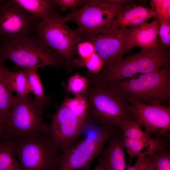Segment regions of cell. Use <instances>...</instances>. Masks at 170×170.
I'll return each instance as SVG.
<instances>
[{"mask_svg": "<svg viewBox=\"0 0 170 170\" xmlns=\"http://www.w3.org/2000/svg\"><path fill=\"white\" fill-rule=\"evenodd\" d=\"M170 53L160 42L153 49H141L138 53L123 57L99 73L87 72L90 85L113 83L130 78L138 73L156 72L170 65Z\"/></svg>", "mask_w": 170, "mask_h": 170, "instance_id": "1", "label": "cell"}, {"mask_svg": "<svg viewBox=\"0 0 170 170\" xmlns=\"http://www.w3.org/2000/svg\"><path fill=\"white\" fill-rule=\"evenodd\" d=\"M112 84L130 104L170 106V67L140 74Z\"/></svg>", "mask_w": 170, "mask_h": 170, "instance_id": "2", "label": "cell"}, {"mask_svg": "<svg viewBox=\"0 0 170 170\" xmlns=\"http://www.w3.org/2000/svg\"><path fill=\"white\" fill-rule=\"evenodd\" d=\"M87 97L88 108L100 125L120 130L124 122L136 118L130 104L111 83L90 85Z\"/></svg>", "mask_w": 170, "mask_h": 170, "instance_id": "3", "label": "cell"}, {"mask_svg": "<svg viewBox=\"0 0 170 170\" xmlns=\"http://www.w3.org/2000/svg\"><path fill=\"white\" fill-rule=\"evenodd\" d=\"M7 60L22 69L50 66L60 69L66 67L62 56L36 34L0 46V61L4 62Z\"/></svg>", "mask_w": 170, "mask_h": 170, "instance_id": "4", "label": "cell"}, {"mask_svg": "<svg viewBox=\"0 0 170 170\" xmlns=\"http://www.w3.org/2000/svg\"><path fill=\"white\" fill-rule=\"evenodd\" d=\"M45 107L30 97L14 96V102L3 124L4 142L32 136L48 135L49 125L43 120Z\"/></svg>", "mask_w": 170, "mask_h": 170, "instance_id": "5", "label": "cell"}, {"mask_svg": "<svg viewBox=\"0 0 170 170\" xmlns=\"http://www.w3.org/2000/svg\"><path fill=\"white\" fill-rule=\"evenodd\" d=\"M130 2L123 0H88L79 9L62 17L66 22L73 21L82 38L93 37L110 28V24L120 8Z\"/></svg>", "mask_w": 170, "mask_h": 170, "instance_id": "6", "label": "cell"}, {"mask_svg": "<svg viewBox=\"0 0 170 170\" xmlns=\"http://www.w3.org/2000/svg\"><path fill=\"white\" fill-rule=\"evenodd\" d=\"M9 142L21 170H56L60 151L48 135L32 136Z\"/></svg>", "mask_w": 170, "mask_h": 170, "instance_id": "7", "label": "cell"}, {"mask_svg": "<svg viewBox=\"0 0 170 170\" xmlns=\"http://www.w3.org/2000/svg\"><path fill=\"white\" fill-rule=\"evenodd\" d=\"M35 32L62 56L65 61L67 71L71 72L73 68L72 63L77 54L76 45L82 39V35L69 28L57 11L39 21Z\"/></svg>", "mask_w": 170, "mask_h": 170, "instance_id": "8", "label": "cell"}, {"mask_svg": "<svg viewBox=\"0 0 170 170\" xmlns=\"http://www.w3.org/2000/svg\"><path fill=\"white\" fill-rule=\"evenodd\" d=\"M116 129L98 125L94 136L87 137L59 157L56 170H85L90 169L93 160L102 151L105 143Z\"/></svg>", "mask_w": 170, "mask_h": 170, "instance_id": "9", "label": "cell"}, {"mask_svg": "<svg viewBox=\"0 0 170 170\" xmlns=\"http://www.w3.org/2000/svg\"><path fill=\"white\" fill-rule=\"evenodd\" d=\"M39 22L14 0L0 2V46L35 34Z\"/></svg>", "mask_w": 170, "mask_h": 170, "instance_id": "10", "label": "cell"}, {"mask_svg": "<svg viewBox=\"0 0 170 170\" xmlns=\"http://www.w3.org/2000/svg\"><path fill=\"white\" fill-rule=\"evenodd\" d=\"M85 119L72 114L62 103L52 116L48 135L61 152L68 150L87 128Z\"/></svg>", "mask_w": 170, "mask_h": 170, "instance_id": "11", "label": "cell"}, {"mask_svg": "<svg viewBox=\"0 0 170 170\" xmlns=\"http://www.w3.org/2000/svg\"><path fill=\"white\" fill-rule=\"evenodd\" d=\"M133 28H110L82 40H88L93 44L96 52L103 61V70L121 60L128 52L126 48V42Z\"/></svg>", "mask_w": 170, "mask_h": 170, "instance_id": "12", "label": "cell"}, {"mask_svg": "<svg viewBox=\"0 0 170 170\" xmlns=\"http://www.w3.org/2000/svg\"><path fill=\"white\" fill-rule=\"evenodd\" d=\"M133 112L144 133L151 137L152 133L168 136L170 131V106L161 104H130Z\"/></svg>", "mask_w": 170, "mask_h": 170, "instance_id": "13", "label": "cell"}, {"mask_svg": "<svg viewBox=\"0 0 170 170\" xmlns=\"http://www.w3.org/2000/svg\"><path fill=\"white\" fill-rule=\"evenodd\" d=\"M151 18L156 19L154 12L150 8H146L128 3L120 9L110 24L111 28L134 27L147 21Z\"/></svg>", "mask_w": 170, "mask_h": 170, "instance_id": "14", "label": "cell"}, {"mask_svg": "<svg viewBox=\"0 0 170 170\" xmlns=\"http://www.w3.org/2000/svg\"><path fill=\"white\" fill-rule=\"evenodd\" d=\"M158 31L156 19L150 22L146 21L133 27L127 39V50L129 52L136 47H139L141 49L156 48L160 43L157 37Z\"/></svg>", "mask_w": 170, "mask_h": 170, "instance_id": "15", "label": "cell"}, {"mask_svg": "<svg viewBox=\"0 0 170 170\" xmlns=\"http://www.w3.org/2000/svg\"><path fill=\"white\" fill-rule=\"evenodd\" d=\"M108 141L99 159L104 170H125L127 165L122 134L116 133Z\"/></svg>", "mask_w": 170, "mask_h": 170, "instance_id": "16", "label": "cell"}, {"mask_svg": "<svg viewBox=\"0 0 170 170\" xmlns=\"http://www.w3.org/2000/svg\"><path fill=\"white\" fill-rule=\"evenodd\" d=\"M123 137L125 148L129 158L130 165L135 157L167 150L168 144L164 139L166 137L164 136L157 135L155 138H151L148 140Z\"/></svg>", "mask_w": 170, "mask_h": 170, "instance_id": "17", "label": "cell"}, {"mask_svg": "<svg viewBox=\"0 0 170 170\" xmlns=\"http://www.w3.org/2000/svg\"><path fill=\"white\" fill-rule=\"evenodd\" d=\"M38 21H42L56 11L54 0H14Z\"/></svg>", "mask_w": 170, "mask_h": 170, "instance_id": "18", "label": "cell"}, {"mask_svg": "<svg viewBox=\"0 0 170 170\" xmlns=\"http://www.w3.org/2000/svg\"><path fill=\"white\" fill-rule=\"evenodd\" d=\"M8 71L4 62L0 61V122L3 125L14 97L8 81Z\"/></svg>", "mask_w": 170, "mask_h": 170, "instance_id": "19", "label": "cell"}, {"mask_svg": "<svg viewBox=\"0 0 170 170\" xmlns=\"http://www.w3.org/2000/svg\"><path fill=\"white\" fill-rule=\"evenodd\" d=\"M37 67L22 69L27 76L30 92L34 95L33 101L38 105L45 107L49 103V98L44 93L42 83L37 74Z\"/></svg>", "mask_w": 170, "mask_h": 170, "instance_id": "20", "label": "cell"}, {"mask_svg": "<svg viewBox=\"0 0 170 170\" xmlns=\"http://www.w3.org/2000/svg\"><path fill=\"white\" fill-rule=\"evenodd\" d=\"M8 78L11 89L16 95L21 98L30 97L31 92L28 80L23 69L15 71L8 70Z\"/></svg>", "mask_w": 170, "mask_h": 170, "instance_id": "21", "label": "cell"}, {"mask_svg": "<svg viewBox=\"0 0 170 170\" xmlns=\"http://www.w3.org/2000/svg\"><path fill=\"white\" fill-rule=\"evenodd\" d=\"M0 170H21L9 142H0Z\"/></svg>", "mask_w": 170, "mask_h": 170, "instance_id": "22", "label": "cell"}, {"mask_svg": "<svg viewBox=\"0 0 170 170\" xmlns=\"http://www.w3.org/2000/svg\"><path fill=\"white\" fill-rule=\"evenodd\" d=\"M62 103L73 115L80 119L85 118L89 107L87 95L69 98L65 94Z\"/></svg>", "mask_w": 170, "mask_h": 170, "instance_id": "23", "label": "cell"}, {"mask_svg": "<svg viewBox=\"0 0 170 170\" xmlns=\"http://www.w3.org/2000/svg\"><path fill=\"white\" fill-rule=\"evenodd\" d=\"M63 85L64 89L75 96L86 95L90 86L89 79L78 73L70 77L66 85Z\"/></svg>", "mask_w": 170, "mask_h": 170, "instance_id": "24", "label": "cell"}, {"mask_svg": "<svg viewBox=\"0 0 170 170\" xmlns=\"http://www.w3.org/2000/svg\"><path fill=\"white\" fill-rule=\"evenodd\" d=\"M72 65L77 67H86L87 72L92 74H97L102 70L103 61L96 52L89 57L83 59L76 58L72 63Z\"/></svg>", "mask_w": 170, "mask_h": 170, "instance_id": "25", "label": "cell"}, {"mask_svg": "<svg viewBox=\"0 0 170 170\" xmlns=\"http://www.w3.org/2000/svg\"><path fill=\"white\" fill-rule=\"evenodd\" d=\"M154 170H170V152L168 149L151 154Z\"/></svg>", "mask_w": 170, "mask_h": 170, "instance_id": "26", "label": "cell"}, {"mask_svg": "<svg viewBox=\"0 0 170 170\" xmlns=\"http://www.w3.org/2000/svg\"><path fill=\"white\" fill-rule=\"evenodd\" d=\"M150 4L156 19L163 18L170 21V0H151Z\"/></svg>", "mask_w": 170, "mask_h": 170, "instance_id": "27", "label": "cell"}, {"mask_svg": "<svg viewBox=\"0 0 170 170\" xmlns=\"http://www.w3.org/2000/svg\"><path fill=\"white\" fill-rule=\"evenodd\" d=\"M158 26L160 42L167 49L170 48V21L163 18H156Z\"/></svg>", "mask_w": 170, "mask_h": 170, "instance_id": "28", "label": "cell"}, {"mask_svg": "<svg viewBox=\"0 0 170 170\" xmlns=\"http://www.w3.org/2000/svg\"><path fill=\"white\" fill-rule=\"evenodd\" d=\"M126 170H154L151 154L140 155L133 166L128 165Z\"/></svg>", "mask_w": 170, "mask_h": 170, "instance_id": "29", "label": "cell"}, {"mask_svg": "<svg viewBox=\"0 0 170 170\" xmlns=\"http://www.w3.org/2000/svg\"><path fill=\"white\" fill-rule=\"evenodd\" d=\"M77 54L79 55V58L86 59L96 52L93 44L86 40H82L76 45Z\"/></svg>", "mask_w": 170, "mask_h": 170, "instance_id": "30", "label": "cell"}, {"mask_svg": "<svg viewBox=\"0 0 170 170\" xmlns=\"http://www.w3.org/2000/svg\"><path fill=\"white\" fill-rule=\"evenodd\" d=\"M56 4L60 7V11L63 12L66 10L71 11L75 10L78 7L83 6L85 3V0H55Z\"/></svg>", "mask_w": 170, "mask_h": 170, "instance_id": "31", "label": "cell"}, {"mask_svg": "<svg viewBox=\"0 0 170 170\" xmlns=\"http://www.w3.org/2000/svg\"><path fill=\"white\" fill-rule=\"evenodd\" d=\"M85 170H91L90 169ZM93 170H104L102 162L99 160L97 166Z\"/></svg>", "mask_w": 170, "mask_h": 170, "instance_id": "32", "label": "cell"}, {"mask_svg": "<svg viewBox=\"0 0 170 170\" xmlns=\"http://www.w3.org/2000/svg\"><path fill=\"white\" fill-rule=\"evenodd\" d=\"M3 135V125L0 122V142L2 139Z\"/></svg>", "mask_w": 170, "mask_h": 170, "instance_id": "33", "label": "cell"}, {"mask_svg": "<svg viewBox=\"0 0 170 170\" xmlns=\"http://www.w3.org/2000/svg\"><path fill=\"white\" fill-rule=\"evenodd\" d=\"M0 1H1V0H0Z\"/></svg>", "mask_w": 170, "mask_h": 170, "instance_id": "34", "label": "cell"}]
</instances>
